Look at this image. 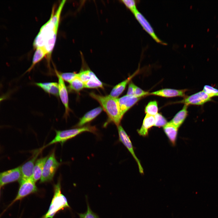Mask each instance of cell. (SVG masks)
<instances>
[{
	"instance_id": "obj_4",
	"label": "cell",
	"mask_w": 218,
	"mask_h": 218,
	"mask_svg": "<svg viewBox=\"0 0 218 218\" xmlns=\"http://www.w3.org/2000/svg\"><path fill=\"white\" fill-rule=\"evenodd\" d=\"M54 194L49 209L42 218H53L57 213L70 206L65 196L61 191L60 180L54 186Z\"/></svg>"
},
{
	"instance_id": "obj_21",
	"label": "cell",
	"mask_w": 218,
	"mask_h": 218,
	"mask_svg": "<svg viewBox=\"0 0 218 218\" xmlns=\"http://www.w3.org/2000/svg\"><path fill=\"white\" fill-rule=\"evenodd\" d=\"M136 73V72L134 74L127 79L115 86L109 95L113 97L117 98L124 91L127 84Z\"/></svg>"
},
{
	"instance_id": "obj_2",
	"label": "cell",
	"mask_w": 218,
	"mask_h": 218,
	"mask_svg": "<svg viewBox=\"0 0 218 218\" xmlns=\"http://www.w3.org/2000/svg\"><path fill=\"white\" fill-rule=\"evenodd\" d=\"M89 94L100 104L107 113L109 121L113 122L117 127L119 125L123 116L121 113L118 98L109 95H100L93 92L90 93Z\"/></svg>"
},
{
	"instance_id": "obj_24",
	"label": "cell",
	"mask_w": 218,
	"mask_h": 218,
	"mask_svg": "<svg viewBox=\"0 0 218 218\" xmlns=\"http://www.w3.org/2000/svg\"><path fill=\"white\" fill-rule=\"evenodd\" d=\"M69 88L71 90L78 93L84 88V84L77 76L69 83Z\"/></svg>"
},
{
	"instance_id": "obj_28",
	"label": "cell",
	"mask_w": 218,
	"mask_h": 218,
	"mask_svg": "<svg viewBox=\"0 0 218 218\" xmlns=\"http://www.w3.org/2000/svg\"><path fill=\"white\" fill-rule=\"evenodd\" d=\"M155 122L154 126L160 127L164 126L167 123V120L161 114H157L154 116Z\"/></svg>"
},
{
	"instance_id": "obj_11",
	"label": "cell",
	"mask_w": 218,
	"mask_h": 218,
	"mask_svg": "<svg viewBox=\"0 0 218 218\" xmlns=\"http://www.w3.org/2000/svg\"><path fill=\"white\" fill-rule=\"evenodd\" d=\"M20 167L0 173V186L20 180L21 177Z\"/></svg>"
},
{
	"instance_id": "obj_33",
	"label": "cell",
	"mask_w": 218,
	"mask_h": 218,
	"mask_svg": "<svg viewBox=\"0 0 218 218\" xmlns=\"http://www.w3.org/2000/svg\"><path fill=\"white\" fill-rule=\"evenodd\" d=\"M135 85L131 81L129 83L126 95L130 96H134Z\"/></svg>"
},
{
	"instance_id": "obj_25",
	"label": "cell",
	"mask_w": 218,
	"mask_h": 218,
	"mask_svg": "<svg viewBox=\"0 0 218 218\" xmlns=\"http://www.w3.org/2000/svg\"><path fill=\"white\" fill-rule=\"evenodd\" d=\"M158 111L157 103L155 101L149 102L145 108V112L146 114L154 116L158 113Z\"/></svg>"
},
{
	"instance_id": "obj_12",
	"label": "cell",
	"mask_w": 218,
	"mask_h": 218,
	"mask_svg": "<svg viewBox=\"0 0 218 218\" xmlns=\"http://www.w3.org/2000/svg\"><path fill=\"white\" fill-rule=\"evenodd\" d=\"M211 100V97L203 91L186 97L181 102L187 105H201Z\"/></svg>"
},
{
	"instance_id": "obj_15",
	"label": "cell",
	"mask_w": 218,
	"mask_h": 218,
	"mask_svg": "<svg viewBox=\"0 0 218 218\" xmlns=\"http://www.w3.org/2000/svg\"><path fill=\"white\" fill-rule=\"evenodd\" d=\"M103 109L101 107H99L87 112L80 119L75 127H82L86 124L93 120L101 113Z\"/></svg>"
},
{
	"instance_id": "obj_26",
	"label": "cell",
	"mask_w": 218,
	"mask_h": 218,
	"mask_svg": "<svg viewBox=\"0 0 218 218\" xmlns=\"http://www.w3.org/2000/svg\"><path fill=\"white\" fill-rule=\"evenodd\" d=\"M121 2L133 14L138 10L137 8L138 1L134 0H122Z\"/></svg>"
},
{
	"instance_id": "obj_23",
	"label": "cell",
	"mask_w": 218,
	"mask_h": 218,
	"mask_svg": "<svg viewBox=\"0 0 218 218\" xmlns=\"http://www.w3.org/2000/svg\"><path fill=\"white\" fill-rule=\"evenodd\" d=\"M84 87L88 88H103L102 83L99 79L95 74L93 72L91 79L84 83Z\"/></svg>"
},
{
	"instance_id": "obj_6",
	"label": "cell",
	"mask_w": 218,
	"mask_h": 218,
	"mask_svg": "<svg viewBox=\"0 0 218 218\" xmlns=\"http://www.w3.org/2000/svg\"><path fill=\"white\" fill-rule=\"evenodd\" d=\"M134 15L143 29L155 42L163 45H167L157 36L150 24L141 12L138 10Z\"/></svg>"
},
{
	"instance_id": "obj_9",
	"label": "cell",
	"mask_w": 218,
	"mask_h": 218,
	"mask_svg": "<svg viewBox=\"0 0 218 218\" xmlns=\"http://www.w3.org/2000/svg\"><path fill=\"white\" fill-rule=\"evenodd\" d=\"M58 79V95L65 108L64 116L67 118L70 111L69 105V98L67 88L64 81L60 75L59 72L55 70Z\"/></svg>"
},
{
	"instance_id": "obj_20",
	"label": "cell",
	"mask_w": 218,
	"mask_h": 218,
	"mask_svg": "<svg viewBox=\"0 0 218 218\" xmlns=\"http://www.w3.org/2000/svg\"><path fill=\"white\" fill-rule=\"evenodd\" d=\"M187 106L185 104L182 109L178 112L170 122L178 128L183 123L187 116Z\"/></svg>"
},
{
	"instance_id": "obj_31",
	"label": "cell",
	"mask_w": 218,
	"mask_h": 218,
	"mask_svg": "<svg viewBox=\"0 0 218 218\" xmlns=\"http://www.w3.org/2000/svg\"><path fill=\"white\" fill-rule=\"evenodd\" d=\"M87 210L84 213H79V215L80 218H99L98 216L94 213L91 210L88 203L87 202Z\"/></svg>"
},
{
	"instance_id": "obj_29",
	"label": "cell",
	"mask_w": 218,
	"mask_h": 218,
	"mask_svg": "<svg viewBox=\"0 0 218 218\" xmlns=\"http://www.w3.org/2000/svg\"><path fill=\"white\" fill-rule=\"evenodd\" d=\"M203 91L210 97L218 96V89L208 85H205Z\"/></svg>"
},
{
	"instance_id": "obj_16",
	"label": "cell",
	"mask_w": 218,
	"mask_h": 218,
	"mask_svg": "<svg viewBox=\"0 0 218 218\" xmlns=\"http://www.w3.org/2000/svg\"><path fill=\"white\" fill-rule=\"evenodd\" d=\"M155 122L154 116L146 114L141 127L137 130L138 134L143 137L147 136L149 129L154 126Z\"/></svg>"
},
{
	"instance_id": "obj_14",
	"label": "cell",
	"mask_w": 218,
	"mask_h": 218,
	"mask_svg": "<svg viewBox=\"0 0 218 218\" xmlns=\"http://www.w3.org/2000/svg\"><path fill=\"white\" fill-rule=\"evenodd\" d=\"M186 91V89L179 90L166 88L152 92L149 94L167 97H184Z\"/></svg>"
},
{
	"instance_id": "obj_10",
	"label": "cell",
	"mask_w": 218,
	"mask_h": 218,
	"mask_svg": "<svg viewBox=\"0 0 218 218\" xmlns=\"http://www.w3.org/2000/svg\"><path fill=\"white\" fill-rule=\"evenodd\" d=\"M41 150L42 149L35 150L31 158L20 167L21 176L19 181L32 178L36 159Z\"/></svg>"
},
{
	"instance_id": "obj_34",
	"label": "cell",
	"mask_w": 218,
	"mask_h": 218,
	"mask_svg": "<svg viewBox=\"0 0 218 218\" xmlns=\"http://www.w3.org/2000/svg\"><path fill=\"white\" fill-rule=\"evenodd\" d=\"M5 97H0V102L1 101H2L3 100L5 99Z\"/></svg>"
},
{
	"instance_id": "obj_17",
	"label": "cell",
	"mask_w": 218,
	"mask_h": 218,
	"mask_svg": "<svg viewBox=\"0 0 218 218\" xmlns=\"http://www.w3.org/2000/svg\"><path fill=\"white\" fill-rule=\"evenodd\" d=\"M48 157V156L41 158L36 161L34 168L32 179L35 182L40 179L44 164Z\"/></svg>"
},
{
	"instance_id": "obj_22",
	"label": "cell",
	"mask_w": 218,
	"mask_h": 218,
	"mask_svg": "<svg viewBox=\"0 0 218 218\" xmlns=\"http://www.w3.org/2000/svg\"><path fill=\"white\" fill-rule=\"evenodd\" d=\"M48 54L46 51L41 47L36 48L33 58L32 64L26 72H30L36 64L41 61Z\"/></svg>"
},
{
	"instance_id": "obj_35",
	"label": "cell",
	"mask_w": 218,
	"mask_h": 218,
	"mask_svg": "<svg viewBox=\"0 0 218 218\" xmlns=\"http://www.w3.org/2000/svg\"><path fill=\"white\" fill-rule=\"evenodd\" d=\"M0 187H1V186H0Z\"/></svg>"
},
{
	"instance_id": "obj_13",
	"label": "cell",
	"mask_w": 218,
	"mask_h": 218,
	"mask_svg": "<svg viewBox=\"0 0 218 218\" xmlns=\"http://www.w3.org/2000/svg\"><path fill=\"white\" fill-rule=\"evenodd\" d=\"M141 97L124 95L118 98L119 107L122 115L124 114L134 105Z\"/></svg>"
},
{
	"instance_id": "obj_18",
	"label": "cell",
	"mask_w": 218,
	"mask_h": 218,
	"mask_svg": "<svg viewBox=\"0 0 218 218\" xmlns=\"http://www.w3.org/2000/svg\"><path fill=\"white\" fill-rule=\"evenodd\" d=\"M35 84L46 92L56 97L59 96L58 83L55 82L35 83Z\"/></svg>"
},
{
	"instance_id": "obj_30",
	"label": "cell",
	"mask_w": 218,
	"mask_h": 218,
	"mask_svg": "<svg viewBox=\"0 0 218 218\" xmlns=\"http://www.w3.org/2000/svg\"><path fill=\"white\" fill-rule=\"evenodd\" d=\"M59 73L64 81L69 83L77 77L78 75V73L74 72H65L61 73Z\"/></svg>"
},
{
	"instance_id": "obj_8",
	"label": "cell",
	"mask_w": 218,
	"mask_h": 218,
	"mask_svg": "<svg viewBox=\"0 0 218 218\" xmlns=\"http://www.w3.org/2000/svg\"><path fill=\"white\" fill-rule=\"evenodd\" d=\"M117 129L119 141L127 148L134 159L138 165L140 173L141 174L143 173V169L139 160L134 153L133 145L129 136L121 125H119L117 127Z\"/></svg>"
},
{
	"instance_id": "obj_3",
	"label": "cell",
	"mask_w": 218,
	"mask_h": 218,
	"mask_svg": "<svg viewBox=\"0 0 218 218\" xmlns=\"http://www.w3.org/2000/svg\"><path fill=\"white\" fill-rule=\"evenodd\" d=\"M97 131V130L95 126L89 125L64 130H56L55 137L44 147L57 143H60L62 145L68 140L85 132H91L97 135L98 134Z\"/></svg>"
},
{
	"instance_id": "obj_32",
	"label": "cell",
	"mask_w": 218,
	"mask_h": 218,
	"mask_svg": "<svg viewBox=\"0 0 218 218\" xmlns=\"http://www.w3.org/2000/svg\"><path fill=\"white\" fill-rule=\"evenodd\" d=\"M149 94L148 92L145 91L135 85L134 96L138 97H142Z\"/></svg>"
},
{
	"instance_id": "obj_5",
	"label": "cell",
	"mask_w": 218,
	"mask_h": 218,
	"mask_svg": "<svg viewBox=\"0 0 218 218\" xmlns=\"http://www.w3.org/2000/svg\"><path fill=\"white\" fill-rule=\"evenodd\" d=\"M60 163L56 160L55 151H53L47 160L44 165L40 182L44 183L51 180Z\"/></svg>"
},
{
	"instance_id": "obj_1",
	"label": "cell",
	"mask_w": 218,
	"mask_h": 218,
	"mask_svg": "<svg viewBox=\"0 0 218 218\" xmlns=\"http://www.w3.org/2000/svg\"><path fill=\"white\" fill-rule=\"evenodd\" d=\"M61 1L55 12L53 11L49 20L40 29L34 42L35 48L41 47L50 55L54 46L61 11L65 3Z\"/></svg>"
},
{
	"instance_id": "obj_27",
	"label": "cell",
	"mask_w": 218,
	"mask_h": 218,
	"mask_svg": "<svg viewBox=\"0 0 218 218\" xmlns=\"http://www.w3.org/2000/svg\"><path fill=\"white\" fill-rule=\"evenodd\" d=\"M92 73L90 70H82L78 73L77 76L84 83L91 79Z\"/></svg>"
},
{
	"instance_id": "obj_7",
	"label": "cell",
	"mask_w": 218,
	"mask_h": 218,
	"mask_svg": "<svg viewBox=\"0 0 218 218\" xmlns=\"http://www.w3.org/2000/svg\"><path fill=\"white\" fill-rule=\"evenodd\" d=\"M19 183L20 187L17 195L11 204L31 193L36 192L38 190L35 182L32 178L20 181Z\"/></svg>"
},
{
	"instance_id": "obj_19",
	"label": "cell",
	"mask_w": 218,
	"mask_h": 218,
	"mask_svg": "<svg viewBox=\"0 0 218 218\" xmlns=\"http://www.w3.org/2000/svg\"><path fill=\"white\" fill-rule=\"evenodd\" d=\"M164 130L173 145H175L177 137L178 128L170 122L163 127Z\"/></svg>"
}]
</instances>
